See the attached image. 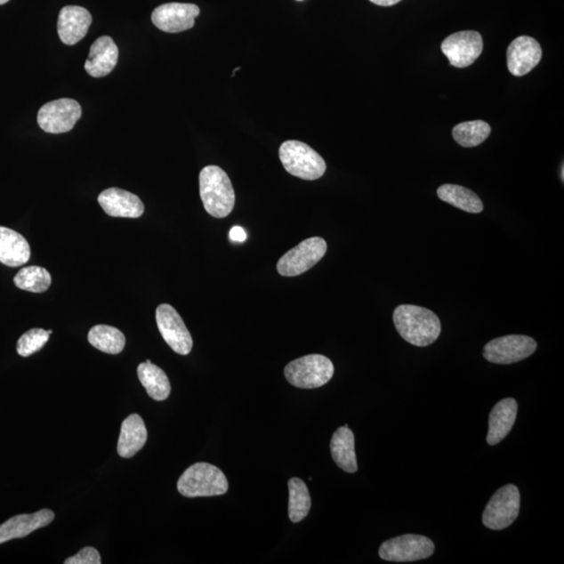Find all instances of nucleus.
Listing matches in <instances>:
<instances>
[{
  "mask_svg": "<svg viewBox=\"0 0 564 564\" xmlns=\"http://www.w3.org/2000/svg\"><path fill=\"white\" fill-rule=\"evenodd\" d=\"M520 507V494L513 484L504 486L492 496L486 506L482 521L491 530H503L512 526L518 519Z\"/></svg>",
  "mask_w": 564,
  "mask_h": 564,
  "instance_id": "obj_6",
  "label": "nucleus"
},
{
  "mask_svg": "<svg viewBox=\"0 0 564 564\" xmlns=\"http://www.w3.org/2000/svg\"><path fill=\"white\" fill-rule=\"evenodd\" d=\"M437 195L443 202L451 204L454 207L464 210L466 213L479 214L483 212V202L479 196L463 186L444 184L438 189Z\"/></svg>",
  "mask_w": 564,
  "mask_h": 564,
  "instance_id": "obj_24",
  "label": "nucleus"
},
{
  "mask_svg": "<svg viewBox=\"0 0 564 564\" xmlns=\"http://www.w3.org/2000/svg\"><path fill=\"white\" fill-rule=\"evenodd\" d=\"M9 0H0V5L7 4Z\"/></svg>",
  "mask_w": 564,
  "mask_h": 564,
  "instance_id": "obj_33",
  "label": "nucleus"
},
{
  "mask_svg": "<svg viewBox=\"0 0 564 564\" xmlns=\"http://www.w3.org/2000/svg\"><path fill=\"white\" fill-rule=\"evenodd\" d=\"M148 440V431L142 418L138 414H132L124 420L121 435L118 438L117 453L122 458L129 459L145 447Z\"/></svg>",
  "mask_w": 564,
  "mask_h": 564,
  "instance_id": "obj_19",
  "label": "nucleus"
},
{
  "mask_svg": "<svg viewBox=\"0 0 564 564\" xmlns=\"http://www.w3.org/2000/svg\"><path fill=\"white\" fill-rule=\"evenodd\" d=\"M88 342L97 350L109 355H118L125 345V334L117 327L95 326L88 333Z\"/></svg>",
  "mask_w": 564,
  "mask_h": 564,
  "instance_id": "obj_25",
  "label": "nucleus"
},
{
  "mask_svg": "<svg viewBox=\"0 0 564 564\" xmlns=\"http://www.w3.org/2000/svg\"><path fill=\"white\" fill-rule=\"evenodd\" d=\"M333 459L341 470L348 473L358 471V462L355 449V435L345 424L334 431L331 442Z\"/></svg>",
  "mask_w": 564,
  "mask_h": 564,
  "instance_id": "obj_22",
  "label": "nucleus"
},
{
  "mask_svg": "<svg viewBox=\"0 0 564 564\" xmlns=\"http://www.w3.org/2000/svg\"><path fill=\"white\" fill-rule=\"evenodd\" d=\"M518 410V403L513 399H503L495 406L489 415V446H496L510 433L515 423Z\"/></svg>",
  "mask_w": 564,
  "mask_h": 564,
  "instance_id": "obj_20",
  "label": "nucleus"
},
{
  "mask_svg": "<svg viewBox=\"0 0 564 564\" xmlns=\"http://www.w3.org/2000/svg\"><path fill=\"white\" fill-rule=\"evenodd\" d=\"M537 350L536 341L528 335L510 334L488 342L483 356L488 362L510 365L523 361Z\"/></svg>",
  "mask_w": 564,
  "mask_h": 564,
  "instance_id": "obj_8",
  "label": "nucleus"
},
{
  "mask_svg": "<svg viewBox=\"0 0 564 564\" xmlns=\"http://www.w3.org/2000/svg\"><path fill=\"white\" fill-rule=\"evenodd\" d=\"M230 238L233 242L243 243L247 239V233L243 227L236 226L230 230Z\"/></svg>",
  "mask_w": 564,
  "mask_h": 564,
  "instance_id": "obj_31",
  "label": "nucleus"
},
{
  "mask_svg": "<svg viewBox=\"0 0 564 564\" xmlns=\"http://www.w3.org/2000/svg\"><path fill=\"white\" fill-rule=\"evenodd\" d=\"M327 244L322 238H310L287 251L278 262V271L285 278H295L316 266L326 254Z\"/></svg>",
  "mask_w": 564,
  "mask_h": 564,
  "instance_id": "obj_7",
  "label": "nucleus"
},
{
  "mask_svg": "<svg viewBox=\"0 0 564 564\" xmlns=\"http://www.w3.org/2000/svg\"><path fill=\"white\" fill-rule=\"evenodd\" d=\"M279 158L286 171L303 180H317L326 171V161L307 143L287 141L279 148Z\"/></svg>",
  "mask_w": 564,
  "mask_h": 564,
  "instance_id": "obj_4",
  "label": "nucleus"
},
{
  "mask_svg": "<svg viewBox=\"0 0 564 564\" xmlns=\"http://www.w3.org/2000/svg\"><path fill=\"white\" fill-rule=\"evenodd\" d=\"M543 57L538 42L528 36H520L510 44L507 51V64L510 74L523 77L536 68Z\"/></svg>",
  "mask_w": 564,
  "mask_h": 564,
  "instance_id": "obj_14",
  "label": "nucleus"
},
{
  "mask_svg": "<svg viewBox=\"0 0 564 564\" xmlns=\"http://www.w3.org/2000/svg\"><path fill=\"white\" fill-rule=\"evenodd\" d=\"M55 513L50 509H42L33 514H20L0 525V544L10 540L23 538L36 530L52 523Z\"/></svg>",
  "mask_w": 564,
  "mask_h": 564,
  "instance_id": "obj_17",
  "label": "nucleus"
},
{
  "mask_svg": "<svg viewBox=\"0 0 564 564\" xmlns=\"http://www.w3.org/2000/svg\"><path fill=\"white\" fill-rule=\"evenodd\" d=\"M31 257V248L20 233L0 227V262L8 267L25 265Z\"/></svg>",
  "mask_w": 564,
  "mask_h": 564,
  "instance_id": "obj_21",
  "label": "nucleus"
},
{
  "mask_svg": "<svg viewBox=\"0 0 564 564\" xmlns=\"http://www.w3.org/2000/svg\"><path fill=\"white\" fill-rule=\"evenodd\" d=\"M98 201L104 212L113 218L137 219L145 213V205L140 197L121 189L101 191Z\"/></svg>",
  "mask_w": 564,
  "mask_h": 564,
  "instance_id": "obj_15",
  "label": "nucleus"
},
{
  "mask_svg": "<svg viewBox=\"0 0 564 564\" xmlns=\"http://www.w3.org/2000/svg\"><path fill=\"white\" fill-rule=\"evenodd\" d=\"M82 117V108L77 101L60 99L40 108L37 121L46 133H66L74 129Z\"/></svg>",
  "mask_w": 564,
  "mask_h": 564,
  "instance_id": "obj_10",
  "label": "nucleus"
},
{
  "mask_svg": "<svg viewBox=\"0 0 564 564\" xmlns=\"http://www.w3.org/2000/svg\"><path fill=\"white\" fill-rule=\"evenodd\" d=\"M118 61V49L116 42L103 36L90 47L85 70L93 77H103L111 73Z\"/></svg>",
  "mask_w": 564,
  "mask_h": 564,
  "instance_id": "obj_18",
  "label": "nucleus"
},
{
  "mask_svg": "<svg viewBox=\"0 0 564 564\" xmlns=\"http://www.w3.org/2000/svg\"><path fill=\"white\" fill-rule=\"evenodd\" d=\"M200 196L204 208L214 218L224 219L236 205V194L230 176L217 165L204 167L200 173Z\"/></svg>",
  "mask_w": 564,
  "mask_h": 564,
  "instance_id": "obj_2",
  "label": "nucleus"
},
{
  "mask_svg": "<svg viewBox=\"0 0 564 564\" xmlns=\"http://www.w3.org/2000/svg\"><path fill=\"white\" fill-rule=\"evenodd\" d=\"M138 379L147 390L149 398L162 401L169 398L171 394V383L165 372L152 364L149 359L141 363L137 368Z\"/></svg>",
  "mask_w": 564,
  "mask_h": 564,
  "instance_id": "obj_23",
  "label": "nucleus"
},
{
  "mask_svg": "<svg viewBox=\"0 0 564 564\" xmlns=\"http://www.w3.org/2000/svg\"><path fill=\"white\" fill-rule=\"evenodd\" d=\"M65 564H101V555L97 549L86 547L82 549L79 553L73 557L68 558L64 561Z\"/></svg>",
  "mask_w": 564,
  "mask_h": 564,
  "instance_id": "obj_30",
  "label": "nucleus"
},
{
  "mask_svg": "<svg viewBox=\"0 0 564 564\" xmlns=\"http://www.w3.org/2000/svg\"><path fill=\"white\" fill-rule=\"evenodd\" d=\"M14 284L18 289L32 292L44 293L50 289L52 285V276L45 268L32 266L20 270L14 278Z\"/></svg>",
  "mask_w": 564,
  "mask_h": 564,
  "instance_id": "obj_27",
  "label": "nucleus"
},
{
  "mask_svg": "<svg viewBox=\"0 0 564 564\" xmlns=\"http://www.w3.org/2000/svg\"><path fill=\"white\" fill-rule=\"evenodd\" d=\"M180 494L186 497L223 496L230 488L223 471L217 466L199 462L188 468L177 483Z\"/></svg>",
  "mask_w": 564,
  "mask_h": 564,
  "instance_id": "obj_3",
  "label": "nucleus"
},
{
  "mask_svg": "<svg viewBox=\"0 0 564 564\" xmlns=\"http://www.w3.org/2000/svg\"><path fill=\"white\" fill-rule=\"evenodd\" d=\"M491 133L490 125L483 121L461 123L453 129V137L463 148L481 145Z\"/></svg>",
  "mask_w": 564,
  "mask_h": 564,
  "instance_id": "obj_28",
  "label": "nucleus"
},
{
  "mask_svg": "<svg viewBox=\"0 0 564 564\" xmlns=\"http://www.w3.org/2000/svg\"><path fill=\"white\" fill-rule=\"evenodd\" d=\"M441 51L449 64L465 68L477 61L483 52V38L475 31L455 33L442 42Z\"/></svg>",
  "mask_w": 564,
  "mask_h": 564,
  "instance_id": "obj_12",
  "label": "nucleus"
},
{
  "mask_svg": "<svg viewBox=\"0 0 564 564\" xmlns=\"http://www.w3.org/2000/svg\"><path fill=\"white\" fill-rule=\"evenodd\" d=\"M156 322L162 338L178 355L188 356L193 350V338L181 316L170 304H160L156 310Z\"/></svg>",
  "mask_w": 564,
  "mask_h": 564,
  "instance_id": "obj_11",
  "label": "nucleus"
},
{
  "mask_svg": "<svg viewBox=\"0 0 564 564\" xmlns=\"http://www.w3.org/2000/svg\"><path fill=\"white\" fill-rule=\"evenodd\" d=\"M299 2H302V0H299Z\"/></svg>",
  "mask_w": 564,
  "mask_h": 564,
  "instance_id": "obj_34",
  "label": "nucleus"
},
{
  "mask_svg": "<svg viewBox=\"0 0 564 564\" xmlns=\"http://www.w3.org/2000/svg\"><path fill=\"white\" fill-rule=\"evenodd\" d=\"M334 364L326 357L309 355L287 364L285 375L287 382L300 389L320 388L333 379Z\"/></svg>",
  "mask_w": 564,
  "mask_h": 564,
  "instance_id": "obj_5",
  "label": "nucleus"
},
{
  "mask_svg": "<svg viewBox=\"0 0 564 564\" xmlns=\"http://www.w3.org/2000/svg\"><path fill=\"white\" fill-rule=\"evenodd\" d=\"M396 331L414 346L425 347L439 338L441 322L433 311L416 305L403 304L393 313Z\"/></svg>",
  "mask_w": 564,
  "mask_h": 564,
  "instance_id": "obj_1",
  "label": "nucleus"
},
{
  "mask_svg": "<svg viewBox=\"0 0 564 564\" xmlns=\"http://www.w3.org/2000/svg\"><path fill=\"white\" fill-rule=\"evenodd\" d=\"M289 516L293 523H299L310 513L311 501L308 486L299 478L289 481Z\"/></svg>",
  "mask_w": 564,
  "mask_h": 564,
  "instance_id": "obj_26",
  "label": "nucleus"
},
{
  "mask_svg": "<svg viewBox=\"0 0 564 564\" xmlns=\"http://www.w3.org/2000/svg\"><path fill=\"white\" fill-rule=\"evenodd\" d=\"M200 9L193 4L170 3L159 5L152 13V22L160 31L181 33L195 26Z\"/></svg>",
  "mask_w": 564,
  "mask_h": 564,
  "instance_id": "obj_13",
  "label": "nucleus"
},
{
  "mask_svg": "<svg viewBox=\"0 0 564 564\" xmlns=\"http://www.w3.org/2000/svg\"><path fill=\"white\" fill-rule=\"evenodd\" d=\"M434 551L435 544L430 538L416 534H405L383 543L379 554L386 561L412 562L431 557Z\"/></svg>",
  "mask_w": 564,
  "mask_h": 564,
  "instance_id": "obj_9",
  "label": "nucleus"
},
{
  "mask_svg": "<svg viewBox=\"0 0 564 564\" xmlns=\"http://www.w3.org/2000/svg\"><path fill=\"white\" fill-rule=\"evenodd\" d=\"M93 17L88 10L77 5H68L60 12L58 34L66 45H75L88 33Z\"/></svg>",
  "mask_w": 564,
  "mask_h": 564,
  "instance_id": "obj_16",
  "label": "nucleus"
},
{
  "mask_svg": "<svg viewBox=\"0 0 564 564\" xmlns=\"http://www.w3.org/2000/svg\"><path fill=\"white\" fill-rule=\"evenodd\" d=\"M372 4L381 5V7H391V5L398 4L401 0H370Z\"/></svg>",
  "mask_w": 564,
  "mask_h": 564,
  "instance_id": "obj_32",
  "label": "nucleus"
},
{
  "mask_svg": "<svg viewBox=\"0 0 564 564\" xmlns=\"http://www.w3.org/2000/svg\"><path fill=\"white\" fill-rule=\"evenodd\" d=\"M50 335L49 331L42 328H33L22 334L17 343L18 355L28 358L38 352L49 342Z\"/></svg>",
  "mask_w": 564,
  "mask_h": 564,
  "instance_id": "obj_29",
  "label": "nucleus"
}]
</instances>
